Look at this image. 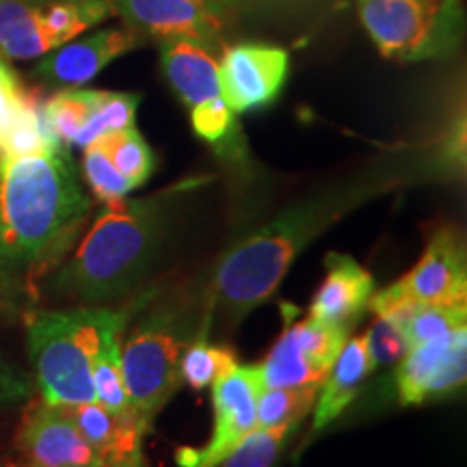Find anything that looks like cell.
<instances>
[{"mask_svg": "<svg viewBox=\"0 0 467 467\" xmlns=\"http://www.w3.org/2000/svg\"><path fill=\"white\" fill-rule=\"evenodd\" d=\"M161 66L169 87L186 107L221 96L219 61L214 50L192 39L161 42Z\"/></svg>", "mask_w": 467, "mask_h": 467, "instance_id": "obj_17", "label": "cell"}, {"mask_svg": "<svg viewBox=\"0 0 467 467\" xmlns=\"http://www.w3.org/2000/svg\"><path fill=\"white\" fill-rule=\"evenodd\" d=\"M128 28L145 42L192 39L217 52L230 25L234 7L225 0H109Z\"/></svg>", "mask_w": 467, "mask_h": 467, "instance_id": "obj_8", "label": "cell"}, {"mask_svg": "<svg viewBox=\"0 0 467 467\" xmlns=\"http://www.w3.org/2000/svg\"><path fill=\"white\" fill-rule=\"evenodd\" d=\"M113 14L109 0H0V58H35Z\"/></svg>", "mask_w": 467, "mask_h": 467, "instance_id": "obj_7", "label": "cell"}, {"mask_svg": "<svg viewBox=\"0 0 467 467\" xmlns=\"http://www.w3.org/2000/svg\"><path fill=\"white\" fill-rule=\"evenodd\" d=\"M301 424L258 429L255 426L217 467H275L285 443L295 437Z\"/></svg>", "mask_w": 467, "mask_h": 467, "instance_id": "obj_27", "label": "cell"}, {"mask_svg": "<svg viewBox=\"0 0 467 467\" xmlns=\"http://www.w3.org/2000/svg\"><path fill=\"white\" fill-rule=\"evenodd\" d=\"M89 213L67 148L0 159V284L28 285L61 265Z\"/></svg>", "mask_w": 467, "mask_h": 467, "instance_id": "obj_2", "label": "cell"}, {"mask_svg": "<svg viewBox=\"0 0 467 467\" xmlns=\"http://www.w3.org/2000/svg\"><path fill=\"white\" fill-rule=\"evenodd\" d=\"M191 124L197 137L213 145L227 161L244 159V141L238 128L236 113L221 96L208 98L191 109Z\"/></svg>", "mask_w": 467, "mask_h": 467, "instance_id": "obj_19", "label": "cell"}, {"mask_svg": "<svg viewBox=\"0 0 467 467\" xmlns=\"http://www.w3.org/2000/svg\"><path fill=\"white\" fill-rule=\"evenodd\" d=\"M325 266V282L309 303V318L347 327L350 331L375 295V279L347 254H329Z\"/></svg>", "mask_w": 467, "mask_h": 467, "instance_id": "obj_15", "label": "cell"}, {"mask_svg": "<svg viewBox=\"0 0 467 467\" xmlns=\"http://www.w3.org/2000/svg\"><path fill=\"white\" fill-rule=\"evenodd\" d=\"M83 154V173L87 184L91 186L93 195L98 197L102 203H113L128 197V192L134 191L130 182L117 171L113 161L109 159V154L104 151L100 143L87 145Z\"/></svg>", "mask_w": 467, "mask_h": 467, "instance_id": "obj_29", "label": "cell"}, {"mask_svg": "<svg viewBox=\"0 0 467 467\" xmlns=\"http://www.w3.org/2000/svg\"><path fill=\"white\" fill-rule=\"evenodd\" d=\"M288 67V52L279 46H232L219 61L221 98L236 115L265 109L282 93Z\"/></svg>", "mask_w": 467, "mask_h": 467, "instance_id": "obj_11", "label": "cell"}, {"mask_svg": "<svg viewBox=\"0 0 467 467\" xmlns=\"http://www.w3.org/2000/svg\"><path fill=\"white\" fill-rule=\"evenodd\" d=\"M396 285L420 306H467V258L459 234L440 227L418 265Z\"/></svg>", "mask_w": 467, "mask_h": 467, "instance_id": "obj_14", "label": "cell"}, {"mask_svg": "<svg viewBox=\"0 0 467 467\" xmlns=\"http://www.w3.org/2000/svg\"><path fill=\"white\" fill-rule=\"evenodd\" d=\"M98 143L102 145L117 171L124 175L132 189L143 186L154 173V151L141 137V132L134 130V126L119 132H110L107 137L98 139Z\"/></svg>", "mask_w": 467, "mask_h": 467, "instance_id": "obj_23", "label": "cell"}, {"mask_svg": "<svg viewBox=\"0 0 467 467\" xmlns=\"http://www.w3.org/2000/svg\"><path fill=\"white\" fill-rule=\"evenodd\" d=\"M208 336L210 329H202V334L186 347L180 361V379L191 389H206L234 366H238L236 355L230 348L210 344Z\"/></svg>", "mask_w": 467, "mask_h": 467, "instance_id": "obj_24", "label": "cell"}, {"mask_svg": "<svg viewBox=\"0 0 467 467\" xmlns=\"http://www.w3.org/2000/svg\"><path fill=\"white\" fill-rule=\"evenodd\" d=\"M370 375L372 366L364 336L350 337L342 347L331 370L327 372L325 381L320 383L317 402H314L312 433H318L340 418Z\"/></svg>", "mask_w": 467, "mask_h": 467, "instance_id": "obj_18", "label": "cell"}, {"mask_svg": "<svg viewBox=\"0 0 467 467\" xmlns=\"http://www.w3.org/2000/svg\"><path fill=\"white\" fill-rule=\"evenodd\" d=\"M364 342H366L368 358H370L372 372L383 366L399 364V361L407 355V350L411 348L409 347L405 331H402L394 320L385 317L375 318V325L368 329V334L364 336Z\"/></svg>", "mask_w": 467, "mask_h": 467, "instance_id": "obj_30", "label": "cell"}, {"mask_svg": "<svg viewBox=\"0 0 467 467\" xmlns=\"http://www.w3.org/2000/svg\"><path fill=\"white\" fill-rule=\"evenodd\" d=\"M467 375V329H454L435 340L416 344L396 368L400 405H422L463 388Z\"/></svg>", "mask_w": 467, "mask_h": 467, "instance_id": "obj_10", "label": "cell"}, {"mask_svg": "<svg viewBox=\"0 0 467 467\" xmlns=\"http://www.w3.org/2000/svg\"><path fill=\"white\" fill-rule=\"evenodd\" d=\"M145 39L128 26H109L58 46L35 66V76L57 89L91 83L115 58L141 48Z\"/></svg>", "mask_w": 467, "mask_h": 467, "instance_id": "obj_12", "label": "cell"}, {"mask_svg": "<svg viewBox=\"0 0 467 467\" xmlns=\"http://www.w3.org/2000/svg\"><path fill=\"white\" fill-rule=\"evenodd\" d=\"M225 3H227V5H232V7H234V5H238V3H244V0H225Z\"/></svg>", "mask_w": 467, "mask_h": 467, "instance_id": "obj_32", "label": "cell"}, {"mask_svg": "<svg viewBox=\"0 0 467 467\" xmlns=\"http://www.w3.org/2000/svg\"><path fill=\"white\" fill-rule=\"evenodd\" d=\"M186 189L189 184H178L150 197L104 203L72 258L50 277L48 290L80 306H109L130 295L159 260L175 200Z\"/></svg>", "mask_w": 467, "mask_h": 467, "instance_id": "obj_3", "label": "cell"}, {"mask_svg": "<svg viewBox=\"0 0 467 467\" xmlns=\"http://www.w3.org/2000/svg\"><path fill=\"white\" fill-rule=\"evenodd\" d=\"M467 325V306H418L405 325L409 347L435 340Z\"/></svg>", "mask_w": 467, "mask_h": 467, "instance_id": "obj_28", "label": "cell"}, {"mask_svg": "<svg viewBox=\"0 0 467 467\" xmlns=\"http://www.w3.org/2000/svg\"><path fill=\"white\" fill-rule=\"evenodd\" d=\"M413 173L405 167L396 171H372L317 197L288 206L266 225L258 227L221 255L206 295L210 318L238 325L251 309L273 299L292 262L299 258L320 234L337 223L372 197L405 184Z\"/></svg>", "mask_w": 467, "mask_h": 467, "instance_id": "obj_1", "label": "cell"}, {"mask_svg": "<svg viewBox=\"0 0 467 467\" xmlns=\"http://www.w3.org/2000/svg\"><path fill=\"white\" fill-rule=\"evenodd\" d=\"M210 388L214 411L213 433L200 448H180L175 452L178 467H217L258 426V399L265 388L260 364L234 366Z\"/></svg>", "mask_w": 467, "mask_h": 467, "instance_id": "obj_9", "label": "cell"}, {"mask_svg": "<svg viewBox=\"0 0 467 467\" xmlns=\"http://www.w3.org/2000/svg\"><path fill=\"white\" fill-rule=\"evenodd\" d=\"M368 37L385 58L443 61L465 37L463 0H358Z\"/></svg>", "mask_w": 467, "mask_h": 467, "instance_id": "obj_6", "label": "cell"}, {"mask_svg": "<svg viewBox=\"0 0 467 467\" xmlns=\"http://www.w3.org/2000/svg\"><path fill=\"white\" fill-rule=\"evenodd\" d=\"M151 296L154 292H148L119 307L78 306L28 314V358L44 402L55 407L96 402L91 368L104 337L117 327H128Z\"/></svg>", "mask_w": 467, "mask_h": 467, "instance_id": "obj_4", "label": "cell"}, {"mask_svg": "<svg viewBox=\"0 0 467 467\" xmlns=\"http://www.w3.org/2000/svg\"><path fill=\"white\" fill-rule=\"evenodd\" d=\"M17 443L33 467H107L66 409L48 402L28 409Z\"/></svg>", "mask_w": 467, "mask_h": 467, "instance_id": "obj_13", "label": "cell"}, {"mask_svg": "<svg viewBox=\"0 0 467 467\" xmlns=\"http://www.w3.org/2000/svg\"><path fill=\"white\" fill-rule=\"evenodd\" d=\"M96 89H58L50 100L42 104L46 124L50 132L55 134L57 141L61 145H74L78 132L83 130L87 119L91 117V110L98 102Z\"/></svg>", "mask_w": 467, "mask_h": 467, "instance_id": "obj_22", "label": "cell"}, {"mask_svg": "<svg viewBox=\"0 0 467 467\" xmlns=\"http://www.w3.org/2000/svg\"><path fill=\"white\" fill-rule=\"evenodd\" d=\"M26 89H22V85L17 83L16 74L5 66L3 58H0V145H3L5 134H7L11 121L17 110H20V104L25 100Z\"/></svg>", "mask_w": 467, "mask_h": 467, "instance_id": "obj_31", "label": "cell"}, {"mask_svg": "<svg viewBox=\"0 0 467 467\" xmlns=\"http://www.w3.org/2000/svg\"><path fill=\"white\" fill-rule=\"evenodd\" d=\"M139 102H141V96H139V93L100 91L98 93L96 107L91 110V117L87 119L83 130L78 132L74 145L87 148V145L96 143L98 139L107 137L110 132H119L126 130V128H132Z\"/></svg>", "mask_w": 467, "mask_h": 467, "instance_id": "obj_25", "label": "cell"}, {"mask_svg": "<svg viewBox=\"0 0 467 467\" xmlns=\"http://www.w3.org/2000/svg\"><path fill=\"white\" fill-rule=\"evenodd\" d=\"M124 331L126 327L109 331L91 368L96 402L113 413H134L124 385V372H121V334Z\"/></svg>", "mask_w": 467, "mask_h": 467, "instance_id": "obj_20", "label": "cell"}, {"mask_svg": "<svg viewBox=\"0 0 467 467\" xmlns=\"http://www.w3.org/2000/svg\"><path fill=\"white\" fill-rule=\"evenodd\" d=\"M107 467H148L143 437L150 433L134 413H113L98 402L63 407Z\"/></svg>", "mask_w": 467, "mask_h": 467, "instance_id": "obj_16", "label": "cell"}, {"mask_svg": "<svg viewBox=\"0 0 467 467\" xmlns=\"http://www.w3.org/2000/svg\"><path fill=\"white\" fill-rule=\"evenodd\" d=\"M202 329L213 331L206 295L182 292L150 299L134 314L130 334L121 344V372L134 416L148 431L178 392L180 361Z\"/></svg>", "mask_w": 467, "mask_h": 467, "instance_id": "obj_5", "label": "cell"}, {"mask_svg": "<svg viewBox=\"0 0 467 467\" xmlns=\"http://www.w3.org/2000/svg\"><path fill=\"white\" fill-rule=\"evenodd\" d=\"M260 370L265 388H306V385L323 383V377L309 366L303 355L295 325L284 329L265 364H260Z\"/></svg>", "mask_w": 467, "mask_h": 467, "instance_id": "obj_21", "label": "cell"}, {"mask_svg": "<svg viewBox=\"0 0 467 467\" xmlns=\"http://www.w3.org/2000/svg\"><path fill=\"white\" fill-rule=\"evenodd\" d=\"M320 385L306 388H262L258 399V429L301 424L317 402Z\"/></svg>", "mask_w": 467, "mask_h": 467, "instance_id": "obj_26", "label": "cell"}]
</instances>
